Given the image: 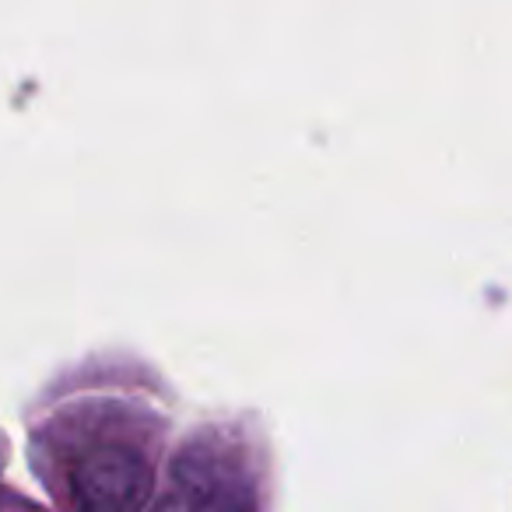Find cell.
Segmentation results:
<instances>
[{"label": "cell", "instance_id": "6da1fadb", "mask_svg": "<svg viewBox=\"0 0 512 512\" xmlns=\"http://www.w3.org/2000/svg\"><path fill=\"white\" fill-rule=\"evenodd\" d=\"M151 512H253L249 470L221 442H190L172 460L165 495Z\"/></svg>", "mask_w": 512, "mask_h": 512}, {"label": "cell", "instance_id": "7a4b0ae2", "mask_svg": "<svg viewBox=\"0 0 512 512\" xmlns=\"http://www.w3.org/2000/svg\"><path fill=\"white\" fill-rule=\"evenodd\" d=\"M151 491V470L137 453L120 446L92 449L74 467L78 512H141Z\"/></svg>", "mask_w": 512, "mask_h": 512}]
</instances>
